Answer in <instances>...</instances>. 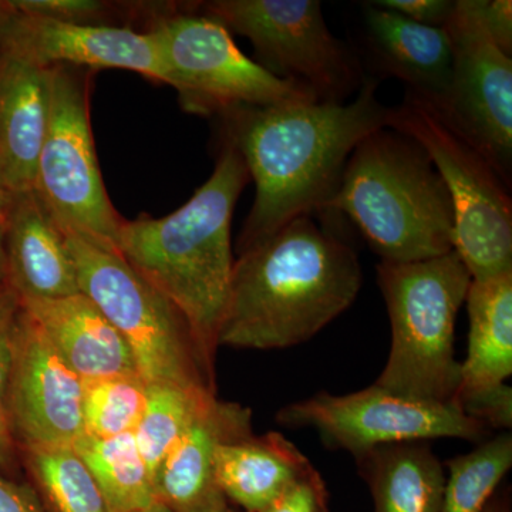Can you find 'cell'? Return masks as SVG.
Returning a JSON list of instances; mask_svg holds the SVG:
<instances>
[{"mask_svg":"<svg viewBox=\"0 0 512 512\" xmlns=\"http://www.w3.org/2000/svg\"><path fill=\"white\" fill-rule=\"evenodd\" d=\"M362 282L348 242L313 215L296 218L235 259L218 348L301 345L350 308Z\"/></svg>","mask_w":512,"mask_h":512,"instance_id":"obj_2","label":"cell"},{"mask_svg":"<svg viewBox=\"0 0 512 512\" xmlns=\"http://www.w3.org/2000/svg\"><path fill=\"white\" fill-rule=\"evenodd\" d=\"M289 427H312L328 446L362 456L373 448L436 439L484 441L490 430L456 403L430 402L373 384L360 392H322L276 414Z\"/></svg>","mask_w":512,"mask_h":512,"instance_id":"obj_11","label":"cell"},{"mask_svg":"<svg viewBox=\"0 0 512 512\" xmlns=\"http://www.w3.org/2000/svg\"><path fill=\"white\" fill-rule=\"evenodd\" d=\"M511 467L512 436L507 431L448 461L440 512H483Z\"/></svg>","mask_w":512,"mask_h":512,"instance_id":"obj_26","label":"cell"},{"mask_svg":"<svg viewBox=\"0 0 512 512\" xmlns=\"http://www.w3.org/2000/svg\"><path fill=\"white\" fill-rule=\"evenodd\" d=\"M387 127L424 148L446 185L456 220L454 251L473 281L512 272L510 188L483 154L419 96L389 107Z\"/></svg>","mask_w":512,"mask_h":512,"instance_id":"obj_7","label":"cell"},{"mask_svg":"<svg viewBox=\"0 0 512 512\" xmlns=\"http://www.w3.org/2000/svg\"><path fill=\"white\" fill-rule=\"evenodd\" d=\"M249 181L241 154L222 137L214 173L183 207L124 220L117 235L119 254L181 312L211 366L235 264L232 217Z\"/></svg>","mask_w":512,"mask_h":512,"instance_id":"obj_3","label":"cell"},{"mask_svg":"<svg viewBox=\"0 0 512 512\" xmlns=\"http://www.w3.org/2000/svg\"><path fill=\"white\" fill-rule=\"evenodd\" d=\"M328 488L318 470H313L261 512H328Z\"/></svg>","mask_w":512,"mask_h":512,"instance_id":"obj_31","label":"cell"},{"mask_svg":"<svg viewBox=\"0 0 512 512\" xmlns=\"http://www.w3.org/2000/svg\"><path fill=\"white\" fill-rule=\"evenodd\" d=\"M147 384L141 376H114L83 382L86 434L106 439L133 433L146 406Z\"/></svg>","mask_w":512,"mask_h":512,"instance_id":"obj_27","label":"cell"},{"mask_svg":"<svg viewBox=\"0 0 512 512\" xmlns=\"http://www.w3.org/2000/svg\"><path fill=\"white\" fill-rule=\"evenodd\" d=\"M73 447L92 471L109 512H140L157 503L153 477L133 433L106 439L84 433Z\"/></svg>","mask_w":512,"mask_h":512,"instance_id":"obj_23","label":"cell"},{"mask_svg":"<svg viewBox=\"0 0 512 512\" xmlns=\"http://www.w3.org/2000/svg\"><path fill=\"white\" fill-rule=\"evenodd\" d=\"M15 8V6H13ZM0 43L45 66L131 70L165 84L156 43L150 33L130 26H86L26 15L16 10L0 26Z\"/></svg>","mask_w":512,"mask_h":512,"instance_id":"obj_14","label":"cell"},{"mask_svg":"<svg viewBox=\"0 0 512 512\" xmlns=\"http://www.w3.org/2000/svg\"><path fill=\"white\" fill-rule=\"evenodd\" d=\"M483 512H511L510 495L505 491L500 494L495 493Z\"/></svg>","mask_w":512,"mask_h":512,"instance_id":"obj_36","label":"cell"},{"mask_svg":"<svg viewBox=\"0 0 512 512\" xmlns=\"http://www.w3.org/2000/svg\"><path fill=\"white\" fill-rule=\"evenodd\" d=\"M6 284L20 301L80 293L66 234L35 190L15 192L5 221Z\"/></svg>","mask_w":512,"mask_h":512,"instance_id":"obj_16","label":"cell"},{"mask_svg":"<svg viewBox=\"0 0 512 512\" xmlns=\"http://www.w3.org/2000/svg\"><path fill=\"white\" fill-rule=\"evenodd\" d=\"M20 303L83 382L141 376L126 339L83 293Z\"/></svg>","mask_w":512,"mask_h":512,"instance_id":"obj_19","label":"cell"},{"mask_svg":"<svg viewBox=\"0 0 512 512\" xmlns=\"http://www.w3.org/2000/svg\"><path fill=\"white\" fill-rule=\"evenodd\" d=\"M377 84L367 77L346 103L244 106L221 114L222 137L237 148L255 183L238 255L296 218L325 212L350 154L387 127L389 107L377 99Z\"/></svg>","mask_w":512,"mask_h":512,"instance_id":"obj_1","label":"cell"},{"mask_svg":"<svg viewBox=\"0 0 512 512\" xmlns=\"http://www.w3.org/2000/svg\"><path fill=\"white\" fill-rule=\"evenodd\" d=\"M225 512H239V511L234 510V508H231V505H229L228 510Z\"/></svg>","mask_w":512,"mask_h":512,"instance_id":"obj_40","label":"cell"},{"mask_svg":"<svg viewBox=\"0 0 512 512\" xmlns=\"http://www.w3.org/2000/svg\"><path fill=\"white\" fill-rule=\"evenodd\" d=\"M140 512H171L168 510L167 507H165L164 504L161 503H154L153 505H150V507L146 508V510L140 511Z\"/></svg>","mask_w":512,"mask_h":512,"instance_id":"obj_39","label":"cell"},{"mask_svg":"<svg viewBox=\"0 0 512 512\" xmlns=\"http://www.w3.org/2000/svg\"><path fill=\"white\" fill-rule=\"evenodd\" d=\"M12 5L26 15L86 26H117L120 18L146 19L147 26L158 8V3L104 0H12Z\"/></svg>","mask_w":512,"mask_h":512,"instance_id":"obj_28","label":"cell"},{"mask_svg":"<svg viewBox=\"0 0 512 512\" xmlns=\"http://www.w3.org/2000/svg\"><path fill=\"white\" fill-rule=\"evenodd\" d=\"M10 433L18 450L74 446L86 433L83 380L28 312L20 311L8 386Z\"/></svg>","mask_w":512,"mask_h":512,"instance_id":"obj_13","label":"cell"},{"mask_svg":"<svg viewBox=\"0 0 512 512\" xmlns=\"http://www.w3.org/2000/svg\"><path fill=\"white\" fill-rule=\"evenodd\" d=\"M6 284L5 225H0V285Z\"/></svg>","mask_w":512,"mask_h":512,"instance_id":"obj_37","label":"cell"},{"mask_svg":"<svg viewBox=\"0 0 512 512\" xmlns=\"http://www.w3.org/2000/svg\"><path fill=\"white\" fill-rule=\"evenodd\" d=\"M252 412L215 397L165 457L154 477L158 503L171 512H225L229 503L217 481L221 444L252 436Z\"/></svg>","mask_w":512,"mask_h":512,"instance_id":"obj_15","label":"cell"},{"mask_svg":"<svg viewBox=\"0 0 512 512\" xmlns=\"http://www.w3.org/2000/svg\"><path fill=\"white\" fill-rule=\"evenodd\" d=\"M456 404L468 417L480 421L490 431H507L512 427V389L507 383L467 394Z\"/></svg>","mask_w":512,"mask_h":512,"instance_id":"obj_30","label":"cell"},{"mask_svg":"<svg viewBox=\"0 0 512 512\" xmlns=\"http://www.w3.org/2000/svg\"><path fill=\"white\" fill-rule=\"evenodd\" d=\"M197 9L247 37L258 64L316 103H346L369 77L356 53L330 32L318 0H212Z\"/></svg>","mask_w":512,"mask_h":512,"instance_id":"obj_9","label":"cell"},{"mask_svg":"<svg viewBox=\"0 0 512 512\" xmlns=\"http://www.w3.org/2000/svg\"><path fill=\"white\" fill-rule=\"evenodd\" d=\"M80 293L110 320L136 357L147 383L215 392L214 366L202 355L181 312L119 254L66 234Z\"/></svg>","mask_w":512,"mask_h":512,"instance_id":"obj_6","label":"cell"},{"mask_svg":"<svg viewBox=\"0 0 512 512\" xmlns=\"http://www.w3.org/2000/svg\"><path fill=\"white\" fill-rule=\"evenodd\" d=\"M466 303L468 352L454 403L467 394L500 386L512 375V272L471 281Z\"/></svg>","mask_w":512,"mask_h":512,"instance_id":"obj_21","label":"cell"},{"mask_svg":"<svg viewBox=\"0 0 512 512\" xmlns=\"http://www.w3.org/2000/svg\"><path fill=\"white\" fill-rule=\"evenodd\" d=\"M478 19L490 39L503 52L512 53L511 0H473Z\"/></svg>","mask_w":512,"mask_h":512,"instance_id":"obj_33","label":"cell"},{"mask_svg":"<svg viewBox=\"0 0 512 512\" xmlns=\"http://www.w3.org/2000/svg\"><path fill=\"white\" fill-rule=\"evenodd\" d=\"M15 192L9 187L6 181L5 174H3L2 167H0V225H5L6 218H8L10 205H12Z\"/></svg>","mask_w":512,"mask_h":512,"instance_id":"obj_35","label":"cell"},{"mask_svg":"<svg viewBox=\"0 0 512 512\" xmlns=\"http://www.w3.org/2000/svg\"><path fill=\"white\" fill-rule=\"evenodd\" d=\"M323 214H343L382 262L407 264L454 251L453 204L429 154L383 127L350 154Z\"/></svg>","mask_w":512,"mask_h":512,"instance_id":"obj_4","label":"cell"},{"mask_svg":"<svg viewBox=\"0 0 512 512\" xmlns=\"http://www.w3.org/2000/svg\"><path fill=\"white\" fill-rule=\"evenodd\" d=\"M0 512H49L26 480L0 474Z\"/></svg>","mask_w":512,"mask_h":512,"instance_id":"obj_34","label":"cell"},{"mask_svg":"<svg viewBox=\"0 0 512 512\" xmlns=\"http://www.w3.org/2000/svg\"><path fill=\"white\" fill-rule=\"evenodd\" d=\"M50 99L52 66L0 43V167L13 192L35 185Z\"/></svg>","mask_w":512,"mask_h":512,"instance_id":"obj_17","label":"cell"},{"mask_svg":"<svg viewBox=\"0 0 512 512\" xmlns=\"http://www.w3.org/2000/svg\"><path fill=\"white\" fill-rule=\"evenodd\" d=\"M375 512H440L446 471L429 444H392L355 458Z\"/></svg>","mask_w":512,"mask_h":512,"instance_id":"obj_22","label":"cell"},{"mask_svg":"<svg viewBox=\"0 0 512 512\" xmlns=\"http://www.w3.org/2000/svg\"><path fill=\"white\" fill-rule=\"evenodd\" d=\"M215 470L229 505L261 512L315 467L284 434L272 431L221 444Z\"/></svg>","mask_w":512,"mask_h":512,"instance_id":"obj_20","label":"cell"},{"mask_svg":"<svg viewBox=\"0 0 512 512\" xmlns=\"http://www.w3.org/2000/svg\"><path fill=\"white\" fill-rule=\"evenodd\" d=\"M471 281L456 251L426 261L377 265L392 329L377 386L413 399L454 403L461 370L454 329Z\"/></svg>","mask_w":512,"mask_h":512,"instance_id":"obj_5","label":"cell"},{"mask_svg":"<svg viewBox=\"0 0 512 512\" xmlns=\"http://www.w3.org/2000/svg\"><path fill=\"white\" fill-rule=\"evenodd\" d=\"M15 12L16 9L13 8L12 0H0V26L8 22L10 16Z\"/></svg>","mask_w":512,"mask_h":512,"instance_id":"obj_38","label":"cell"},{"mask_svg":"<svg viewBox=\"0 0 512 512\" xmlns=\"http://www.w3.org/2000/svg\"><path fill=\"white\" fill-rule=\"evenodd\" d=\"M93 70L52 66L49 124L33 190L63 229L117 251L124 218L101 177L90 121Z\"/></svg>","mask_w":512,"mask_h":512,"instance_id":"obj_10","label":"cell"},{"mask_svg":"<svg viewBox=\"0 0 512 512\" xmlns=\"http://www.w3.org/2000/svg\"><path fill=\"white\" fill-rule=\"evenodd\" d=\"M376 6L420 25L444 28L453 15V0H376Z\"/></svg>","mask_w":512,"mask_h":512,"instance_id":"obj_32","label":"cell"},{"mask_svg":"<svg viewBox=\"0 0 512 512\" xmlns=\"http://www.w3.org/2000/svg\"><path fill=\"white\" fill-rule=\"evenodd\" d=\"M365 42L382 77H396L431 106L446 99L453 73V45L444 28L420 25L367 3L363 8Z\"/></svg>","mask_w":512,"mask_h":512,"instance_id":"obj_18","label":"cell"},{"mask_svg":"<svg viewBox=\"0 0 512 512\" xmlns=\"http://www.w3.org/2000/svg\"><path fill=\"white\" fill-rule=\"evenodd\" d=\"M444 29L453 45V73L446 99L433 107L511 188V56L487 35L473 0H456Z\"/></svg>","mask_w":512,"mask_h":512,"instance_id":"obj_12","label":"cell"},{"mask_svg":"<svg viewBox=\"0 0 512 512\" xmlns=\"http://www.w3.org/2000/svg\"><path fill=\"white\" fill-rule=\"evenodd\" d=\"M20 311L19 296L8 284L0 285V474L12 480H23L19 450L10 433L6 406Z\"/></svg>","mask_w":512,"mask_h":512,"instance_id":"obj_29","label":"cell"},{"mask_svg":"<svg viewBox=\"0 0 512 512\" xmlns=\"http://www.w3.org/2000/svg\"><path fill=\"white\" fill-rule=\"evenodd\" d=\"M215 397L210 390L147 384L146 406L133 434L153 481L165 457Z\"/></svg>","mask_w":512,"mask_h":512,"instance_id":"obj_25","label":"cell"},{"mask_svg":"<svg viewBox=\"0 0 512 512\" xmlns=\"http://www.w3.org/2000/svg\"><path fill=\"white\" fill-rule=\"evenodd\" d=\"M20 466L49 512H109L92 471L73 446L20 448Z\"/></svg>","mask_w":512,"mask_h":512,"instance_id":"obj_24","label":"cell"},{"mask_svg":"<svg viewBox=\"0 0 512 512\" xmlns=\"http://www.w3.org/2000/svg\"><path fill=\"white\" fill-rule=\"evenodd\" d=\"M146 32L156 43L165 84L177 90L188 113L220 117L237 107L315 101L245 56L231 32L198 12L197 3H171Z\"/></svg>","mask_w":512,"mask_h":512,"instance_id":"obj_8","label":"cell"}]
</instances>
